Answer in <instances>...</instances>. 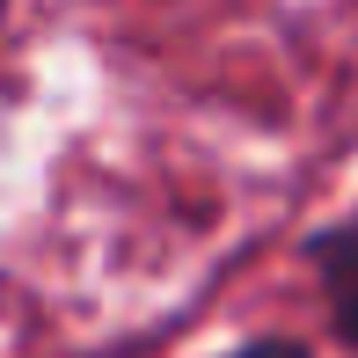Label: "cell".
I'll use <instances>...</instances> for the list:
<instances>
[{"label": "cell", "instance_id": "7a4b0ae2", "mask_svg": "<svg viewBox=\"0 0 358 358\" xmlns=\"http://www.w3.org/2000/svg\"><path fill=\"white\" fill-rule=\"evenodd\" d=\"M227 358H315L307 344H285V336H256V344H241V351H227Z\"/></svg>", "mask_w": 358, "mask_h": 358}, {"label": "cell", "instance_id": "6da1fadb", "mask_svg": "<svg viewBox=\"0 0 358 358\" xmlns=\"http://www.w3.org/2000/svg\"><path fill=\"white\" fill-rule=\"evenodd\" d=\"M307 264H315V278H322V300H329L336 336L358 344V213L307 241Z\"/></svg>", "mask_w": 358, "mask_h": 358}]
</instances>
